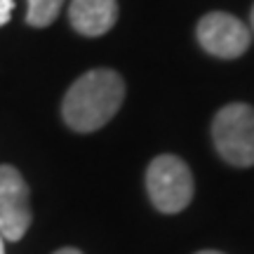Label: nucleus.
<instances>
[{
	"mask_svg": "<svg viewBox=\"0 0 254 254\" xmlns=\"http://www.w3.org/2000/svg\"><path fill=\"white\" fill-rule=\"evenodd\" d=\"M148 198L165 214H177L193 198V174L182 158L172 153L158 155L146 172Z\"/></svg>",
	"mask_w": 254,
	"mask_h": 254,
	"instance_id": "nucleus-3",
	"label": "nucleus"
},
{
	"mask_svg": "<svg viewBox=\"0 0 254 254\" xmlns=\"http://www.w3.org/2000/svg\"><path fill=\"white\" fill-rule=\"evenodd\" d=\"M198 43L212 57L219 59H238L245 55L252 33L238 17L228 12H209L198 21Z\"/></svg>",
	"mask_w": 254,
	"mask_h": 254,
	"instance_id": "nucleus-4",
	"label": "nucleus"
},
{
	"mask_svg": "<svg viewBox=\"0 0 254 254\" xmlns=\"http://www.w3.org/2000/svg\"><path fill=\"white\" fill-rule=\"evenodd\" d=\"M125 99V82L111 68H94L73 82L62 104L64 123L75 132H97Z\"/></svg>",
	"mask_w": 254,
	"mask_h": 254,
	"instance_id": "nucleus-1",
	"label": "nucleus"
},
{
	"mask_svg": "<svg viewBox=\"0 0 254 254\" xmlns=\"http://www.w3.org/2000/svg\"><path fill=\"white\" fill-rule=\"evenodd\" d=\"M212 139L219 155L236 167L254 165V109L247 104H228L212 120Z\"/></svg>",
	"mask_w": 254,
	"mask_h": 254,
	"instance_id": "nucleus-2",
	"label": "nucleus"
},
{
	"mask_svg": "<svg viewBox=\"0 0 254 254\" xmlns=\"http://www.w3.org/2000/svg\"><path fill=\"white\" fill-rule=\"evenodd\" d=\"M64 2H66V0H26V5H28L26 21L36 28L50 26V24L59 17Z\"/></svg>",
	"mask_w": 254,
	"mask_h": 254,
	"instance_id": "nucleus-7",
	"label": "nucleus"
},
{
	"mask_svg": "<svg viewBox=\"0 0 254 254\" xmlns=\"http://www.w3.org/2000/svg\"><path fill=\"white\" fill-rule=\"evenodd\" d=\"M250 24H252V31H254V5H252V14H250Z\"/></svg>",
	"mask_w": 254,
	"mask_h": 254,
	"instance_id": "nucleus-10",
	"label": "nucleus"
},
{
	"mask_svg": "<svg viewBox=\"0 0 254 254\" xmlns=\"http://www.w3.org/2000/svg\"><path fill=\"white\" fill-rule=\"evenodd\" d=\"M55 254H82L80 250H75V247H64V250H59V252Z\"/></svg>",
	"mask_w": 254,
	"mask_h": 254,
	"instance_id": "nucleus-9",
	"label": "nucleus"
},
{
	"mask_svg": "<svg viewBox=\"0 0 254 254\" xmlns=\"http://www.w3.org/2000/svg\"><path fill=\"white\" fill-rule=\"evenodd\" d=\"M198 254H221V252H214V250H205V252H198Z\"/></svg>",
	"mask_w": 254,
	"mask_h": 254,
	"instance_id": "nucleus-12",
	"label": "nucleus"
},
{
	"mask_svg": "<svg viewBox=\"0 0 254 254\" xmlns=\"http://www.w3.org/2000/svg\"><path fill=\"white\" fill-rule=\"evenodd\" d=\"M31 226V193L12 165H0V236L17 243Z\"/></svg>",
	"mask_w": 254,
	"mask_h": 254,
	"instance_id": "nucleus-5",
	"label": "nucleus"
},
{
	"mask_svg": "<svg viewBox=\"0 0 254 254\" xmlns=\"http://www.w3.org/2000/svg\"><path fill=\"white\" fill-rule=\"evenodd\" d=\"M12 9H14V0H0V26H5L9 21Z\"/></svg>",
	"mask_w": 254,
	"mask_h": 254,
	"instance_id": "nucleus-8",
	"label": "nucleus"
},
{
	"mask_svg": "<svg viewBox=\"0 0 254 254\" xmlns=\"http://www.w3.org/2000/svg\"><path fill=\"white\" fill-rule=\"evenodd\" d=\"M68 21L80 36L99 38L116 26L118 2L116 0H71Z\"/></svg>",
	"mask_w": 254,
	"mask_h": 254,
	"instance_id": "nucleus-6",
	"label": "nucleus"
},
{
	"mask_svg": "<svg viewBox=\"0 0 254 254\" xmlns=\"http://www.w3.org/2000/svg\"><path fill=\"white\" fill-rule=\"evenodd\" d=\"M0 254H5V243H2V236H0Z\"/></svg>",
	"mask_w": 254,
	"mask_h": 254,
	"instance_id": "nucleus-11",
	"label": "nucleus"
}]
</instances>
